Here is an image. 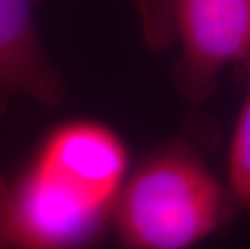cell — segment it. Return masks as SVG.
<instances>
[{
    "instance_id": "4",
    "label": "cell",
    "mask_w": 250,
    "mask_h": 249,
    "mask_svg": "<svg viewBox=\"0 0 250 249\" xmlns=\"http://www.w3.org/2000/svg\"><path fill=\"white\" fill-rule=\"evenodd\" d=\"M41 0H0V118L13 99L26 96L45 107L65 99V83L47 57L36 29Z\"/></svg>"
},
{
    "instance_id": "2",
    "label": "cell",
    "mask_w": 250,
    "mask_h": 249,
    "mask_svg": "<svg viewBox=\"0 0 250 249\" xmlns=\"http://www.w3.org/2000/svg\"><path fill=\"white\" fill-rule=\"evenodd\" d=\"M215 146V123L194 115L131 168L111 217L120 249H190L231 224L239 209L208 163Z\"/></svg>"
},
{
    "instance_id": "3",
    "label": "cell",
    "mask_w": 250,
    "mask_h": 249,
    "mask_svg": "<svg viewBox=\"0 0 250 249\" xmlns=\"http://www.w3.org/2000/svg\"><path fill=\"white\" fill-rule=\"evenodd\" d=\"M152 49L179 44L173 79L183 97L204 104L226 67L250 60V0H137Z\"/></svg>"
},
{
    "instance_id": "6",
    "label": "cell",
    "mask_w": 250,
    "mask_h": 249,
    "mask_svg": "<svg viewBox=\"0 0 250 249\" xmlns=\"http://www.w3.org/2000/svg\"><path fill=\"white\" fill-rule=\"evenodd\" d=\"M3 194H5V175L0 172V249H13L7 233V226H5Z\"/></svg>"
},
{
    "instance_id": "5",
    "label": "cell",
    "mask_w": 250,
    "mask_h": 249,
    "mask_svg": "<svg viewBox=\"0 0 250 249\" xmlns=\"http://www.w3.org/2000/svg\"><path fill=\"white\" fill-rule=\"evenodd\" d=\"M244 99L228 149V180L237 209L250 215V60L236 67Z\"/></svg>"
},
{
    "instance_id": "1",
    "label": "cell",
    "mask_w": 250,
    "mask_h": 249,
    "mask_svg": "<svg viewBox=\"0 0 250 249\" xmlns=\"http://www.w3.org/2000/svg\"><path fill=\"white\" fill-rule=\"evenodd\" d=\"M131 154L113 128L73 118L41 137L12 177L3 214L13 249H94L131 172Z\"/></svg>"
}]
</instances>
